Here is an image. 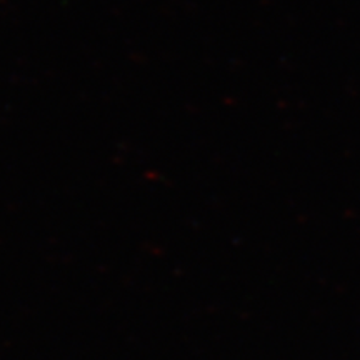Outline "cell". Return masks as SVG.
I'll return each instance as SVG.
<instances>
[]
</instances>
